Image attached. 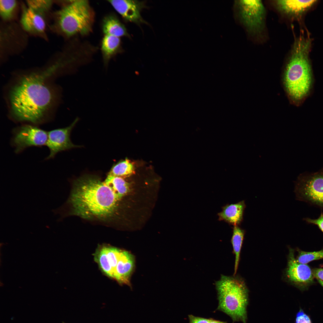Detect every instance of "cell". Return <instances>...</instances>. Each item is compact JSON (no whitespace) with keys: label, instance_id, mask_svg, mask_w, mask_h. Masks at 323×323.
<instances>
[{"label":"cell","instance_id":"cell-1","mask_svg":"<svg viewBox=\"0 0 323 323\" xmlns=\"http://www.w3.org/2000/svg\"><path fill=\"white\" fill-rule=\"evenodd\" d=\"M58 61L42 72L21 76L12 87L9 94L10 109L14 119L34 124L43 122L54 102L55 96L47 79L57 69Z\"/></svg>","mask_w":323,"mask_h":323},{"label":"cell","instance_id":"cell-2","mask_svg":"<svg viewBox=\"0 0 323 323\" xmlns=\"http://www.w3.org/2000/svg\"><path fill=\"white\" fill-rule=\"evenodd\" d=\"M120 200L99 177L86 175L74 182L67 203L73 214L86 219L106 220L115 216Z\"/></svg>","mask_w":323,"mask_h":323},{"label":"cell","instance_id":"cell-3","mask_svg":"<svg viewBox=\"0 0 323 323\" xmlns=\"http://www.w3.org/2000/svg\"><path fill=\"white\" fill-rule=\"evenodd\" d=\"M311 39L301 35L295 41L286 65L284 82L291 102L299 106L310 95L314 84L312 69L309 59Z\"/></svg>","mask_w":323,"mask_h":323},{"label":"cell","instance_id":"cell-4","mask_svg":"<svg viewBox=\"0 0 323 323\" xmlns=\"http://www.w3.org/2000/svg\"><path fill=\"white\" fill-rule=\"evenodd\" d=\"M95 17L88 1H67L55 13V28L60 35L69 40L86 36L93 31Z\"/></svg>","mask_w":323,"mask_h":323},{"label":"cell","instance_id":"cell-5","mask_svg":"<svg viewBox=\"0 0 323 323\" xmlns=\"http://www.w3.org/2000/svg\"><path fill=\"white\" fill-rule=\"evenodd\" d=\"M215 287L218 310L229 316L233 322L247 323L248 294L244 283L237 278L222 275Z\"/></svg>","mask_w":323,"mask_h":323},{"label":"cell","instance_id":"cell-6","mask_svg":"<svg viewBox=\"0 0 323 323\" xmlns=\"http://www.w3.org/2000/svg\"><path fill=\"white\" fill-rule=\"evenodd\" d=\"M295 192L298 200L323 209V171L300 176Z\"/></svg>","mask_w":323,"mask_h":323},{"label":"cell","instance_id":"cell-7","mask_svg":"<svg viewBox=\"0 0 323 323\" xmlns=\"http://www.w3.org/2000/svg\"><path fill=\"white\" fill-rule=\"evenodd\" d=\"M240 15L247 31L254 35H260L265 27V9L260 0L240 1Z\"/></svg>","mask_w":323,"mask_h":323},{"label":"cell","instance_id":"cell-8","mask_svg":"<svg viewBox=\"0 0 323 323\" xmlns=\"http://www.w3.org/2000/svg\"><path fill=\"white\" fill-rule=\"evenodd\" d=\"M11 140L12 145L15 148L16 153L22 152L31 147L46 145L48 132L32 125H23L13 131Z\"/></svg>","mask_w":323,"mask_h":323},{"label":"cell","instance_id":"cell-9","mask_svg":"<svg viewBox=\"0 0 323 323\" xmlns=\"http://www.w3.org/2000/svg\"><path fill=\"white\" fill-rule=\"evenodd\" d=\"M78 120L79 118H77L67 127L53 129L48 132V137L46 146L48 148L50 152L45 160L54 158L59 152L79 147L73 144L70 138L71 131Z\"/></svg>","mask_w":323,"mask_h":323},{"label":"cell","instance_id":"cell-10","mask_svg":"<svg viewBox=\"0 0 323 323\" xmlns=\"http://www.w3.org/2000/svg\"><path fill=\"white\" fill-rule=\"evenodd\" d=\"M107 1L125 20L137 24L146 23L140 13L141 10L145 7L144 2L130 0H112Z\"/></svg>","mask_w":323,"mask_h":323},{"label":"cell","instance_id":"cell-11","mask_svg":"<svg viewBox=\"0 0 323 323\" xmlns=\"http://www.w3.org/2000/svg\"><path fill=\"white\" fill-rule=\"evenodd\" d=\"M22 7L20 22L23 28L31 34L43 36L46 28L44 15L27 6L23 5Z\"/></svg>","mask_w":323,"mask_h":323},{"label":"cell","instance_id":"cell-12","mask_svg":"<svg viewBox=\"0 0 323 323\" xmlns=\"http://www.w3.org/2000/svg\"><path fill=\"white\" fill-rule=\"evenodd\" d=\"M286 274L290 281L300 284L311 282L314 277L308 265L300 263L297 261L292 249H290V252Z\"/></svg>","mask_w":323,"mask_h":323},{"label":"cell","instance_id":"cell-13","mask_svg":"<svg viewBox=\"0 0 323 323\" xmlns=\"http://www.w3.org/2000/svg\"><path fill=\"white\" fill-rule=\"evenodd\" d=\"M316 0H277L275 4L283 13L293 17H299L310 9Z\"/></svg>","mask_w":323,"mask_h":323},{"label":"cell","instance_id":"cell-14","mask_svg":"<svg viewBox=\"0 0 323 323\" xmlns=\"http://www.w3.org/2000/svg\"><path fill=\"white\" fill-rule=\"evenodd\" d=\"M246 207L244 201L234 204H227L222 207V211L218 213L219 220H223L231 225L237 226L241 222Z\"/></svg>","mask_w":323,"mask_h":323},{"label":"cell","instance_id":"cell-15","mask_svg":"<svg viewBox=\"0 0 323 323\" xmlns=\"http://www.w3.org/2000/svg\"><path fill=\"white\" fill-rule=\"evenodd\" d=\"M100 50L104 66L107 68L110 60L121 51L120 38L104 35L101 42Z\"/></svg>","mask_w":323,"mask_h":323},{"label":"cell","instance_id":"cell-16","mask_svg":"<svg viewBox=\"0 0 323 323\" xmlns=\"http://www.w3.org/2000/svg\"><path fill=\"white\" fill-rule=\"evenodd\" d=\"M101 27L104 35L119 38L124 36H129L125 27L113 13L108 14L103 18Z\"/></svg>","mask_w":323,"mask_h":323},{"label":"cell","instance_id":"cell-17","mask_svg":"<svg viewBox=\"0 0 323 323\" xmlns=\"http://www.w3.org/2000/svg\"><path fill=\"white\" fill-rule=\"evenodd\" d=\"M104 182L120 200L129 191L130 184L123 178L108 174Z\"/></svg>","mask_w":323,"mask_h":323},{"label":"cell","instance_id":"cell-18","mask_svg":"<svg viewBox=\"0 0 323 323\" xmlns=\"http://www.w3.org/2000/svg\"><path fill=\"white\" fill-rule=\"evenodd\" d=\"M244 234V230L237 226H234L231 242L235 255L234 275H235L237 271Z\"/></svg>","mask_w":323,"mask_h":323},{"label":"cell","instance_id":"cell-19","mask_svg":"<svg viewBox=\"0 0 323 323\" xmlns=\"http://www.w3.org/2000/svg\"><path fill=\"white\" fill-rule=\"evenodd\" d=\"M135 172L134 164L127 159L114 165L108 174L124 178L130 176Z\"/></svg>","mask_w":323,"mask_h":323},{"label":"cell","instance_id":"cell-20","mask_svg":"<svg viewBox=\"0 0 323 323\" xmlns=\"http://www.w3.org/2000/svg\"><path fill=\"white\" fill-rule=\"evenodd\" d=\"M17 6V2L15 0H1L0 14L3 20L7 22L14 17Z\"/></svg>","mask_w":323,"mask_h":323},{"label":"cell","instance_id":"cell-21","mask_svg":"<svg viewBox=\"0 0 323 323\" xmlns=\"http://www.w3.org/2000/svg\"><path fill=\"white\" fill-rule=\"evenodd\" d=\"M26 3L28 7L43 15L50 9L53 4L51 0H28Z\"/></svg>","mask_w":323,"mask_h":323},{"label":"cell","instance_id":"cell-22","mask_svg":"<svg viewBox=\"0 0 323 323\" xmlns=\"http://www.w3.org/2000/svg\"><path fill=\"white\" fill-rule=\"evenodd\" d=\"M323 258V250L313 252L301 251L296 259L299 263L306 264L310 261Z\"/></svg>","mask_w":323,"mask_h":323},{"label":"cell","instance_id":"cell-23","mask_svg":"<svg viewBox=\"0 0 323 323\" xmlns=\"http://www.w3.org/2000/svg\"><path fill=\"white\" fill-rule=\"evenodd\" d=\"M189 323H227L212 319H207L195 316L192 315L188 316Z\"/></svg>","mask_w":323,"mask_h":323},{"label":"cell","instance_id":"cell-24","mask_svg":"<svg viewBox=\"0 0 323 323\" xmlns=\"http://www.w3.org/2000/svg\"><path fill=\"white\" fill-rule=\"evenodd\" d=\"M304 220L307 223L316 225L323 232V213L321 212L320 216L317 219H312L309 218H306Z\"/></svg>","mask_w":323,"mask_h":323},{"label":"cell","instance_id":"cell-25","mask_svg":"<svg viewBox=\"0 0 323 323\" xmlns=\"http://www.w3.org/2000/svg\"><path fill=\"white\" fill-rule=\"evenodd\" d=\"M295 323H311L309 316L300 309L296 316Z\"/></svg>","mask_w":323,"mask_h":323},{"label":"cell","instance_id":"cell-26","mask_svg":"<svg viewBox=\"0 0 323 323\" xmlns=\"http://www.w3.org/2000/svg\"><path fill=\"white\" fill-rule=\"evenodd\" d=\"M312 272L314 277L316 278L318 280L323 282V269H315Z\"/></svg>","mask_w":323,"mask_h":323},{"label":"cell","instance_id":"cell-27","mask_svg":"<svg viewBox=\"0 0 323 323\" xmlns=\"http://www.w3.org/2000/svg\"><path fill=\"white\" fill-rule=\"evenodd\" d=\"M318 281H319V283L323 287V282L322 281H320V280H318Z\"/></svg>","mask_w":323,"mask_h":323}]
</instances>
